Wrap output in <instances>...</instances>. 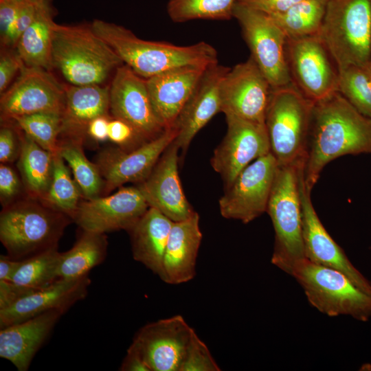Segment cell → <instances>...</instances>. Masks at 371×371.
<instances>
[{"label": "cell", "instance_id": "6da1fadb", "mask_svg": "<svg viewBox=\"0 0 371 371\" xmlns=\"http://www.w3.org/2000/svg\"><path fill=\"white\" fill-rule=\"evenodd\" d=\"M371 154V119L339 91L314 102L304 164V179L312 191L324 167L347 155Z\"/></svg>", "mask_w": 371, "mask_h": 371}, {"label": "cell", "instance_id": "7a4b0ae2", "mask_svg": "<svg viewBox=\"0 0 371 371\" xmlns=\"http://www.w3.org/2000/svg\"><path fill=\"white\" fill-rule=\"evenodd\" d=\"M90 26L111 47L123 63L144 79L179 67L218 63L216 50L205 42L179 46L146 41L123 26L99 19H95Z\"/></svg>", "mask_w": 371, "mask_h": 371}, {"label": "cell", "instance_id": "3957f363", "mask_svg": "<svg viewBox=\"0 0 371 371\" xmlns=\"http://www.w3.org/2000/svg\"><path fill=\"white\" fill-rule=\"evenodd\" d=\"M52 67L72 85H101L123 65L116 52L89 27L54 23Z\"/></svg>", "mask_w": 371, "mask_h": 371}, {"label": "cell", "instance_id": "277c9868", "mask_svg": "<svg viewBox=\"0 0 371 371\" xmlns=\"http://www.w3.org/2000/svg\"><path fill=\"white\" fill-rule=\"evenodd\" d=\"M304 164L278 165L267 209L275 233L271 262L290 276L295 267L306 258L299 192L300 172Z\"/></svg>", "mask_w": 371, "mask_h": 371}, {"label": "cell", "instance_id": "5b68a950", "mask_svg": "<svg viewBox=\"0 0 371 371\" xmlns=\"http://www.w3.org/2000/svg\"><path fill=\"white\" fill-rule=\"evenodd\" d=\"M313 104L293 82L271 89L265 123L279 166L304 163Z\"/></svg>", "mask_w": 371, "mask_h": 371}, {"label": "cell", "instance_id": "8992f818", "mask_svg": "<svg viewBox=\"0 0 371 371\" xmlns=\"http://www.w3.org/2000/svg\"><path fill=\"white\" fill-rule=\"evenodd\" d=\"M318 35L337 69L371 63V0H328Z\"/></svg>", "mask_w": 371, "mask_h": 371}, {"label": "cell", "instance_id": "52a82bcc", "mask_svg": "<svg viewBox=\"0 0 371 371\" xmlns=\"http://www.w3.org/2000/svg\"><path fill=\"white\" fill-rule=\"evenodd\" d=\"M291 276L303 289L308 302L322 313L350 316L363 322L371 319V295L341 271L306 258L295 267Z\"/></svg>", "mask_w": 371, "mask_h": 371}, {"label": "cell", "instance_id": "ba28073f", "mask_svg": "<svg viewBox=\"0 0 371 371\" xmlns=\"http://www.w3.org/2000/svg\"><path fill=\"white\" fill-rule=\"evenodd\" d=\"M64 214L32 203L5 207L0 216V240L8 255L21 260L57 247L68 223Z\"/></svg>", "mask_w": 371, "mask_h": 371}, {"label": "cell", "instance_id": "9c48e42d", "mask_svg": "<svg viewBox=\"0 0 371 371\" xmlns=\"http://www.w3.org/2000/svg\"><path fill=\"white\" fill-rule=\"evenodd\" d=\"M233 17L241 26L251 57L271 88L292 83L286 53L287 38L273 19L242 1L235 3Z\"/></svg>", "mask_w": 371, "mask_h": 371}, {"label": "cell", "instance_id": "30bf717a", "mask_svg": "<svg viewBox=\"0 0 371 371\" xmlns=\"http://www.w3.org/2000/svg\"><path fill=\"white\" fill-rule=\"evenodd\" d=\"M286 59L293 84L313 102L338 91L337 67L318 34L287 38Z\"/></svg>", "mask_w": 371, "mask_h": 371}, {"label": "cell", "instance_id": "8fae6325", "mask_svg": "<svg viewBox=\"0 0 371 371\" xmlns=\"http://www.w3.org/2000/svg\"><path fill=\"white\" fill-rule=\"evenodd\" d=\"M278 167L271 152L245 167L219 199L221 216L248 223L267 212Z\"/></svg>", "mask_w": 371, "mask_h": 371}, {"label": "cell", "instance_id": "7c38bea8", "mask_svg": "<svg viewBox=\"0 0 371 371\" xmlns=\"http://www.w3.org/2000/svg\"><path fill=\"white\" fill-rule=\"evenodd\" d=\"M225 115L227 133L214 150L210 164L226 188L249 164L271 151L265 124Z\"/></svg>", "mask_w": 371, "mask_h": 371}, {"label": "cell", "instance_id": "4fadbf2b", "mask_svg": "<svg viewBox=\"0 0 371 371\" xmlns=\"http://www.w3.org/2000/svg\"><path fill=\"white\" fill-rule=\"evenodd\" d=\"M195 333L177 315L142 326L130 346L140 354L150 371H180Z\"/></svg>", "mask_w": 371, "mask_h": 371}, {"label": "cell", "instance_id": "5bb4252c", "mask_svg": "<svg viewBox=\"0 0 371 371\" xmlns=\"http://www.w3.org/2000/svg\"><path fill=\"white\" fill-rule=\"evenodd\" d=\"M109 109L113 117L129 124L145 142L166 129L154 109L146 79L126 65L115 69L110 86Z\"/></svg>", "mask_w": 371, "mask_h": 371}, {"label": "cell", "instance_id": "9a60e30c", "mask_svg": "<svg viewBox=\"0 0 371 371\" xmlns=\"http://www.w3.org/2000/svg\"><path fill=\"white\" fill-rule=\"evenodd\" d=\"M303 168L300 172L299 192L302 237L306 259L341 271L359 289L371 295V282L352 265L321 222L312 203L311 190L305 184Z\"/></svg>", "mask_w": 371, "mask_h": 371}, {"label": "cell", "instance_id": "2e32d148", "mask_svg": "<svg viewBox=\"0 0 371 371\" xmlns=\"http://www.w3.org/2000/svg\"><path fill=\"white\" fill-rule=\"evenodd\" d=\"M1 95V118L13 120L36 113L62 115L65 87L47 70L24 65L15 82Z\"/></svg>", "mask_w": 371, "mask_h": 371}, {"label": "cell", "instance_id": "e0dca14e", "mask_svg": "<svg viewBox=\"0 0 371 371\" xmlns=\"http://www.w3.org/2000/svg\"><path fill=\"white\" fill-rule=\"evenodd\" d=\"M148 207L137 186L121 187L111 195L80 203L71 218L86 231L101 234L128 231Z\"/></svg>", "mask_w": 371, "mask_h": 371}, {"label": "cell", "instance_id": "ac0fdd59", "mask_svg": "<svg viewBox=\"0 0 371 371\" xmlns=\"http://www.w3.org/2000/svg\"><path fill=\"white\" fill-rule=\"evenodd\" d=\"M176 134L172 126L156 138L133 149L124 150L117 147L101 152L96 165L104 182V191L109 192L123 184H137L145 180L162 153L174 141Z\"/></svg>", "mask_w": 371, "mask_h": 371}, {"label": "cell", "instance_id": "d6986e66", "mask_svg": "<svg viewBox=\"0 0 371 371\" xmlns=\"http://www.w3.org/2000/svg\"><path fill=\"white\" fill-rule=\"evenodd\" d=\"M271 87L255 61L229 68L221 85V112L265 123Z\"/></svg>", "mask_w": 371, "mask_h": 371}, {"label": "cell", "instance_id": "ffe728a7", "mask_svg": "<svg viewBox=\"0 0 371 371\" xmlns=\"http://www.w3.org/2000/svg\"><path fill=\"white\" fill-rule=\"evenodd\" d=\"M179 150L172 142L147 178L137 184L149 207L158 210L173 222L186 220L195 212L181 186L178 171Z\"/></svg>", "mask_w": 371, "mask_h": 371}, {"label": "cell", "instance_id": "44dd1931", "mask_svg": "<svg viewBox=\"0 0 371 371\" xmlns=\"http://www.w3.org/2000/svg\"><path fill=\"white\" fill-rule=\"evenodd\" d=\"M229 69L218 63L207 67L176 119L173 142L183 154L198 132L221 111V85Z\"/></svg>", "mask_w": 371, "mask_h": 371}, {"label": "cell", "instance_id": "7402d4cb", "mask_svg": "<svg viewBox=\"0 0 371 371\" xmlns=\"http://www.w3.org/2000/svg\"><path fill=\"white\" fill-rule=\"evenodd\" d=\"M91 280L88 276L76 279L60 278L37 289L10 306L0 310V328L17 324L54 309L65 312L85 298Z\"/></svg>", "mask_w": 371, "mask_h": 371}, {"label": "cell", "instance_id": "603a6c76", "mask_svg": "<svg viewBox=\"0 0 371 371\" xmlns=\"http://www.w3.org/2000/svg\"><path fill=\"white\" fill-rule=\"evenodd\" d=\"M209 67L186 65L146 79L154 109L166 128L173 126Z\"/></svg>", "mask_w": 371, "mask_h": 371}, {"label": "cell", "instance_id": "cb8c5ba5", "mask_svg": "<svg viewBox=\"0 0 371 371\" xmlns=\"http://www.w3.org/2000/svg\"><path fill=\"white\" fill-rule=\"evenodd\" d=\"M65 313L50 310L23 322L1 328L0 357L19 371L28 370L34 355Z\"/></svg>", "mask_w": 371, "mask_h": 371}, {"label": "cell", "instance_id": "d4e9b609", "mask_svg": "<svg viewBox=\"0 0 371 371\" xmlns=\"http://www.w3.org/2000/svg\"><path fill=\"white\" fill-rule=\"evenodd\" d=\"M202 237L196 212L186 220L173 222L164 256L163 282L180 284L194 278Z\"/></svg>", "mask_w": 371, "mask_h": 371}, {"label": "cell", "instance_id": "484cf974", "mask_svg": "<svg viewBox=\"0 0 371 371\" xmlns=\"http://www.w3.org/2000/svg\"><path fill=\"white\" fill-rule=\"evenodd\" d=\"M110 107V87L101 85H71L65 87L61 132L68 138L82 141L89 123L107 115Z\"/></svg>", "mask_w": 371, "mask_h": 371}, {"label": "cell", "instance_id": "4316f807", "mask_svg": "<svg viewBox=\"0 0 371 371\" xmlns=\"http://www.w3.org/2000/svg\"><path fill=\"white\" fill-rule=\"evenodd\" d=\"M173 221L149 207L127 232L129 233L133 257L161 280L163 260Z\"/></svg>", "mask_w": 371, "mask_h": 371}, {"label": "cell", "instance_id": "83f0119b", "mask_svg": "<svg viewBox=\"0 0 371 371\" xmlns=\"http://www.w3.org/2000/svg\"><path fill=\"white\" fill-rule=\"evenodd\" d=\"M53 8H39L36 16L22 34L15 49L24 65L48 70L52 67Z\"/></svg>", "mask_w": 371, "mask_h": 371}, {"label": "cell", "instance_id": "f1b7e54d", "mask_svg": "<svg viewBox=\"0 0 371 371\" xmlns=\"http://www.w3.org/2000/svg\"><path fill=\"white\" fill-rule=\"evenodd\" d=\"M107 240L104 234L83 230L72 248L61 254L58 277L76 279L86 276L104 260Z\"/></svg>", "mask_w": 371, "mask_h": 371}, {"label": "cell", "instance_id": "f546056e", "mask_svg": "<svg viewBox=\"0 0 371 371\" xmlns=\"http://www.w3.org/2000/svg\"><path fill=\"white\" fill-rule=\"evenodd\" d=\"M54 154L26 134L21 139L19 168L27 190L42 199L49 189L53 172Z\"/></svg>", "mask_w": 371, "mask_h": 371}, {"label": "cell", "instance_id": "4dcf8cb0", "mask_svg": "<svg viewBox=\"0 0 371 371\" xmlns=\"http://www.w3.org/2000/svg\"><path fill=\"white\" fill-rule=\"evenodd\" d=\"M328 0H302L283 13L269 15L287 38L318 34Z\"/></svg>", "mask_w": 371, "mask_h": 371}, {"label": "cell", "instance_id": "1f68e13d", "mask_svg": "<svg viewBox=\"0 0 371 371\" xmlns=\"http://www.w3.org/2000/svg\"><path fill=\"white\" fill-rule=\"evenodd\" d=\"M81 140L68 138L58 144V153L69 166L82 194L89 200L100 196L104 182L96 164L84 154Z\"/></svg>", "mask_w": 371, "mask_h": 371}, {"label": "cell", "instance_id": "d6a6232c", "mask_svg": "<svg viewBox=\"0 0 371 371\" xmlns=\"http://www.w3.org/2000/svg\"><path fill=\"white\" fill-rule=\"evenodd\" d=\"M81 190L58 151L54 153L51 183L43 201L48 207L71 217L78 208Z\"/></svg>", "mask_w": 371, "mask_h": 371}, {"label": "cell", "instance_id": "836d02e7", "mask_svg": "<svg viewBox=\"0 0 371 371\" xmlns=\"http://www.w3.org/2000/svg\"><path fill=\"white\" fill-rule=\"evenodd\" d=\"M61 254L56 247L21 260L12 282L35 289L51 285L59 279Z\"/></svg>", "mask_w": 371, "mask_h": 371}, {"label": "cell", "instance_id": "e575fe53", "mask_svg": "<svg viewBox=\"0 0 371 371\" xmlns=\"http://www.w3.org/2000/svg\"><path fill=\"white\" fill-rule=\"evenodd\" d=\"M338 70V91L362 115L371 119V63Z\"/></svg>", "mask_w": 371, "mask_h": 371}, {"label": "cell", "instance_id": "d590c367", "mask_svg": "<svg viewBox=\"0 0 371 371\" xmlns=\"http://www.w3.org/2000/svg\"><path fill=\"white\" fill-rule=\"evenodd\" d=\"M238 0H170L167 10L175 22L193 19H229Z\"/></svg>", "mask_w": 371, "mask_h": 371}, {"label": "cell", "instance_id": "8d00e7d4", "mask_svg": "<svg viewBox=\"0 0 371 371\" xmlns=\"http://www.w3.org/2000/svg\"><path fill=\"white\" fill-rule=\"evenodd\" d=\"M13 120L25 134L42 148L53 154L58 152V137L61 132V114L36 113L19 116Z\"/></svg>", "mask_w": 371, "mask_h": 371}, {"label": "cell", "instance_id": "74e56055", "mask_svg": "<svg viewBox=\"0 0 371 371\" xmlns=\"http://www.w3.org/2000/svg\"><path fill=\"white\" fill-rule=\"evenodd\" d=\"M219 366L213 358L207 346L194 335L180 371H219Z\"/></svg>", "mask_w": 371, "mask_h": 371}, {"label": "cell", "instance_id": "f35d334b", "mask_svg": "<svg viewBox=\"0 0 371 371\" xmlns=\"http://www.w3.org/2000/svg\"><path fill=\"white\" fill-rule=\"evenodd\" d=\"M108 139L124 150L133 149L145 142L129 124L115 117L109 122Z\"/></svg>", "mask_w": 371, "mask_h": 371}, {"label": "cell", "instance_id": "ab89813d", "mask_svg": "<svg viewBox=\"0 0 371 371\" xmlns=\"http://www.w3.org/2000/svg\"><path fill=\"white\" fill-rule=\"evenodd\" d=\"M21 1L0 0V38L3 46L11 47V34Z\"/></svg>", "mask_w": 371, "mask_h": 371}, {"label": "cell", "instance_id": "60d3db41", "mask_svg": "<svg viewBox=\"0 0 371 371\" xmlns=\"http://www.w3.org/2000/svg\"><path fill=\"white\" fill-rule=\"evenodd\" d=\"M24 63L19 56L17 52L6 50L1 53L0 56V93H4L8 85L16 74L20 71Z\"/></svg>", "mask_w": 371, "mask_h": 371}, {"label": "cell", "instance_id": "b9f144b4", "mask_svg": "<svg viewBox=\"0 0 371 371\" xmlns=\"http://www.w3.org/2000/svg\"><path fill=\"white\" fill-rule=\"evenodd\" d=\"M21 189V183L14 170L9 166L1 163L0 166V196L2 204L8 205V202L16 197Z\"/></svg>", "mask_w": 371, "mask_h": 371}, {"label": "cell", "instance_id": "7bdbcfd3", "mask_svg": "<svg viewBox=\"0 0 371 371\" xmlns=\"http://www.w3.org/2000/svg\"><path fill=\"white\" fill-rule=\"evenodd\" d=\"M39 8L31 3L20 2L18 14L11 34V47L15 48L22 34L34 21Z\"/></svg>", "mask_w": 371, "mask_h": 371}, {"label": "cell", "instance_id": "ee69618b", "mask_svg": "<svg viewBox=\"0 0 371 371\" xmlns=\"http://www.w3.org/2000/svg\"><path fill=\"white\" fill-rule=\"evenodd\" d=\"M37 289L12 281L0 280V310L5 309Z\"/></svg>", "mask_w": 371, "mask_h": 371}, {"label": "cell", "instance_id": "f6af8a7d", "mask_svg": "<svg viewBox=\"0 0 371 371\" xmlns=\"http://www.w3.org/2000/svg\"><path fill=\"white\" fill-rule=\"evenodd\" d=\"M19 151L20 148H18L14 132L8 126L2 127L0 131L1 163L5 164L12 161L19 155Z\"/></svg>", "mask_w": 371, "mask_h": 371}, {"label": "cell", "instance_id": "bcb514c9", "mask_svg": "<svg viewBox=\"0 0 371 371\" xmlns=\"http://www.w3.org/2000/svg\"><path fill=\"white\" fill-rule=\"evenodd\" d=\"M268 15L284 12L302 0H238Z\"/></svg>", "mask_w": 371, "mask_h": 371}, {"label": "cell", "instance_id": "7dc6e473", "mask_svg": "<svg viewBox=\"0 0 371 371\" xmlns=\"http://www.w3.org/2000/svg\"><path fill=\"white\" fill-rule=\"evenodd\" d=\"M110 119L107 115L94 118L87 126V134L96 142H105L108 139V127Z\"/></svg>", "mask_w": 371, "mask_h": 371}, {"label": "cell", "instance_id": "c3c4849f", "mask_svg": "<svg viewBox=\"0 0 371 371\" xmlns=\"http://www.w3.org/2000/svg\"><path fill=\"white\" fill-rule=\"evenodd\" d=\"M121 371H150L140 354L129 346L120 367Z\"/></svg>", "mask_w": 371, "mask_h": 371}, {"label": "cell", "instance_id": "681fc988", "mask_svg": "<svg viewBox=\"0 0 371 371\" xmlns=\"http://www.w3.org/2000/svg\"><path fill=\"white\" fill-rule=\"evenodd\" d=\"M21 263L8 255L0 256V280L12 281V277Z\"/></svg>", "mask_w": 371, "mask_h": 371}, {"label": "cell", "instance_id": "f907efd6", "mask_svg": "<svg viewBox=\"0 0 371 371\" xmlns=\"http://www.w3.org/2000/svg\"><path fill=\"white\" fill-rule=\"evenodd\" d=\"M21 1H24L28 3H31L37 8H52V0H19Z\"/></svg>", "mask_w": 371, "mask_h": 371}]
</instances>
